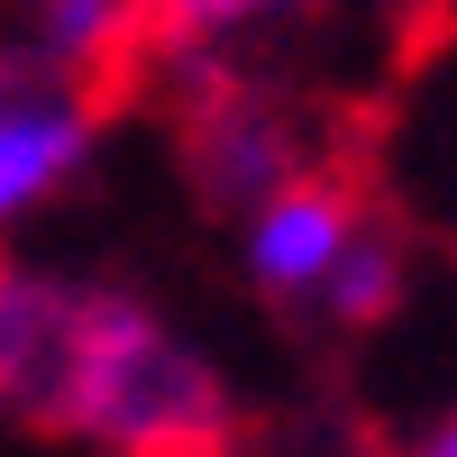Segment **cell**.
Segmentation results:
<instances>
[{
	"label": "cell",
	"instance_id": "1",
	"mask_svg": "<svg viewBox=\"0 0 457 457\" xmlns=\"http://www.w3.org/2000/svg\"><path fill=\"white\" fill-rule=\"evenodd\" d=\"M37 421L101 457H211L228 439V385L211 348L156 302L83 284Z\"/></svg>",
	"mask_w": 457,
	"mask_h": 457
},
{
	"label": "cell",
	"instance_id": "2",
	"mask_svg": "<svg viewBox=\"0 0 457 457\" xmlns=\"http://www.w3.org/2000/svg\"><path fill=\"white\" fill-rule=\"evenodd\" d=\"M101 146V120L73 83H37V73H0V256L19 247L37 211H55L83 183Z\"/></svg>",
	"mask_w": 457,
	"mask_h": 457
},
{
	"label": "cell",
	"instance_id": "3",
	"mask_svg": "<svg viewBox=\"0 0 457 457\" xmlns=\"http://www.w3.org/2000/svg\"><path fill=\"white\" fill-rule=\"evenodd\" d=\"M366 228V202L329 174H293L265 202L238 211V265L265 302H312L329 284V265L348 256V238Z\"/></svg>",
	"mask_w": 457,
	"mask_h": 457
},
{
	"label": "cell",
	"instance_id": "4",
	"mask_svg": "<svg viewBox=\"0 0 457 457\" xmlns=\"http://www.w3.org/2000/svg\"><path fill=\"white\" fill-rule=\"evenodd\" d=\"M183 146H193V183L220 211H247V202L275 193V183L312 174V165H302V120L275 92L228 83V73L202 83V110H193V129H183Z\"/></svg>",
	"mask_w": 457,
	"mask_h": 457
},
{
	"label": "cell",
	"instance_id": "5",
	"mask_svg": "<svg viewBox=\"0 0 457 457\" xmlns=\"http://www.w3.org/2000/svg\"><path fill=\"white\" fill-rule=\"evenodd\" d=\"M73 302H83V275H55L37 256H0V411L10 421H37V403L55 385Z\"/></svg>",
	"mask_w": 457,
	"mask_h": 457
},
{
	"label": "cell",
	"instance_id": "6",
	"mask_svg": "<svg viewBox=\"0 0 457 457\" xmlns=\"http://www.w3.org/2000/svg\"><path fill=\"white\" fill-rule=\"evenodd\" d=\"M348 10H366V0H146V37L183 73L211 83L238 46H265V37H293V28H320Z\"/></svg>",
	"mask_w": 457,
	"mask_h": 457
},
{
	"label": "cell",
	"instance_id": "7",
	"mask_svg": "<svg viewBox=\"0 0 457 457\" xmlns=\"http://www.w3.org/2000/svg\"><path fill=\"white\" fill-rule=\"evenodd\" d=\"M10 37H19V73L83 92V73H110L146 37V0H19Z\"/></svg>",
	"mask_w": 457,
	"mask_h": 457
},
{
	"label": "cell",
	"instance_id": "8",
	"mask_svg": "<svg viewBox=\"0 0 457 457\" xmlns=\"http://www.w3.org/2000/svg\"><path fill=\"white\" fill-rule=\"evenodd\" d=\"M403 293H411V256H403V238H394L385 220H366L357 238H348V256L329 265V284L312 293V312L338 320V329H385L403 312Z\"/></svg>",
	"mask_w": 457,
	"mask_h": 457
},
{
	"label": "cell",
	"instance_id": "9",
	"mask_svg": "<svg viewBox=\"0 0 457 457\" xmlns=\"http://www.w3.org/2000/svg\"><path fill=\"white\" fill-rule=\"evenodd\" d=\"M411 457H457V403L439 411V421H430L421 439H411Z\"/></svg>",
	"mask_w": 457,
	"mask_h": 457
}]
</instances>
